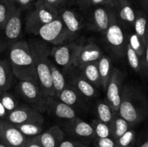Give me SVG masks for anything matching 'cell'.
Masks as SVG:
<instances>
[{"label":"cell","instance_id":"6da1fadb","mask_svg":"<svg viewBox=\"0 0 148 147\" xmlns=\"http://www.w3.org/2000/svg\"><path fill=\"white\" fill-rule=\"evenodd\" d=\"M118 113L132 126L144 120L148 115V102L144 94L132 85H123Z\"/></svg>","mask_w":148,"mask_h":147},{"label":"cell","instance_id":"7a4b0ae2","mask_svg":"<svg viewBox=\"0 0 148 147\" xmlns=\"http://www.w3.org/2000/svg\"><path fill=\"white\" fill-rule=\"evenodd\" d=\"M8 61L13 74L19 81H31L38 84L33 56L27 40H20L10 46Z\"/></svg>","mask_w":148,"mask_h":147},{"label":"cell","instance_id":"3957f363","mask_svg":"<svg viewBox=\"0 0 148 147\" xmlns=\"http://www.w3.org/2000/svg\"><path fill=\"white\" fill-rule=\"evenodd\" d=\"M36 68L39 86L45 97H55L51 76L49 59L51 49L43 41L30 39L28 41Z\"/></svg>","mask_w":148,"mask_h":147},{"label":"cell","instance_id":"277c9868","mask_svg":"<svg viewBox=\"0 0 148 147\" xmlns=\"http://www.w3.org/2000/svg\"><path fill=\"white\" fill-rule=\"evenodd\" d=\"M59 16V10L40 0H36L34 10L29 12L25 18L26 31L38 35L40 29Z\"/></svg>","mask_w":148,"mask_h":147},{"label":"cell","instance_id":"5b68a950","mask_svg":"<svg viewBox=\"0 0 148 147\" xmlns=\"http://www.w3.org/2000/svg\"><path fill=\"white\" fill-rule=\"evenodd\" d=\"M105 41L111 53L119 59L126 56L127 39L124 32V27L118 20L114 13L110 25L103 33Z\"/></svg>","mask_w":148,"mask_h":147},{"label":"cell","instance_id":"8992f818","mask_svg":"<svg viewBox=\"0 0 148 147\" xmlns=\"http://www.w3.org/2000/svg\"><path fill=\"white\" fill-rule=\"evenodd\" d=\"M17 93L27 105L38 110L41 113L46 112V97L42 92L39 84L31 81H19Z\"/></svg>","mask_w":148,"mask_h":147},{"label":"cell","instance_id":"52a82bcc","mask_svg":"<svg viewBox=\"0 0 148 147\" xmlns=\"http://www.w3.org/2000/svg\"><path fill=\"white\" fill-rule=\"evenodd\" d=\"M81 46V44L74 42H67L55 46L51 49L50 56L53 58L55 63L61 67L64 71H69L75 67L77 57Z\"/></svg>","mask_w":148,"mask_h":147},{"label":"cell","instance_id":"ba28073f","mask_svg":"<svg viewBox=\"0 0 148 147\" xmlns=\"http://www.w3.org/2000/svg\"><path fill=\"white\" fill-rule=\"evenodd\" d=\"M38 35L42 40L51 44L59 46L74 39L64 24L59 16L40 29Z\"/></svg>","mask_w":148,"mask_h":147},{"label":"cell","instance_id":"9c48e42d","mask_svg":"<svg viewBox=\"0 0 148 147\" xmlns=\"http://www.w3.org/2000/svg\"><path fill=\"white\" fill-rule=\"evenodd\" d=\"M62 128L64 133L85 144L94 139V131L91 124L77 116L65 121Z\"/></svg>","mask_w":148,"mask_h":147},{"label":"cell","instance_id":"30bf717a","mask_svg":"<svg viewBox=\"0 0 148 147\" xmlns=\"http://www.w3.org/2000/svg\"><path fill=\"white\" fill-rule=\"evenodd\" d=\"M4 120L14 125L26 122H44L41 112L27 104H20L14 110L8 113Z\"/></svg>","mask_w":148,"mask_h":147},{"label":"cell","instance_id":"8fae6325","mask_svg":"<svg viewBox=\"0 0 148 147\" xmlns=\"http://www.w3.org/2000/svg\"><path fill=\"white\" fill-rule=\"evenodd\" d=\"M124 75L122 72L117 68H113L112 73L110 77L106 92V100L111 105L112 109L116 112H119L121 103V92L123 88Z\"/></svg>","mask_w":148,"mask_h":147},{"label":"cell","instance_id":"7c38bea8","mask_svg":"<svg viewBox=\"0 0 148 147\" xmlns=\"http://www.w3.org/2000/svg\"><path fill=\"white\" fill-rule=\"evenodd\" d=\"M27 140L14 124L0 119V142L7 147H24Z\"/></svg>","mask_w":148,"mask_h":147},{"label":"cell","instance_id":"4fadbf2b","mask_svg":"<svg viewBox=\"0 0 148 147\" xmlns=\"http://www.w3.org/2000/svg\"><path fill=\"white\" fill-rule=\"evenodd\" d=\"M90 17V28L103 34L110 25L114 11L111 5H101L93 7Z\"/></svg>","mask_w":148,"mask_h":147},{"label":"cell","instance_id":"5bb4252c","mask_svg":"<svg viewBox=\"0 0 148 147\" xmlns=\"http://www.w3.org/2000/svg\"><path fill=\"white\" fill-rule=\"evenodd\" d=\"M22 10L17 7L12 14L8 19L3 28L4 35V41L7 46H11L17 42L22 32Z\"/></svg>","mask_w":148,"mask_h":147},{"label":"cell","instance_id":"9a60e30c","mask_svg":"<svg viewBox=\"0 0 148 147\" xmlns=\"http://www.w3.org/2000/svg\"><path fill=\"white\" fill-rule=\"evenodd\" d=\"M46 111L50 115L59 119L69 120L77 117L75 110L64 103L56 96L46 97Z\"/></svg>","mask_w":148,"mask_h":147},{"label":"cell","instance_id":"2e32d148","mask_svg":"<svg viewBox=\"0 0 148 147\" xmlns=\"http://www.w3.org/2000/svg\"><path fill=\"white\" fill-rule=\"evenodd\" d=\"M116 17L124 27L133 26L135 10L130 0H112L111 4Z\"/></svg>","mask_w":148,"mask_h":147},{"label":"cell","instance_id":"e0dca14e","mask_svg":"<svg viewBox=\"0 0 148 147\" xmlns=\"http://www.w3.org/2000/svg\"><path fill=\"white\" fill-rule=\"evenodd\" d=\"M64 137L65 133L62 127L54 125L33 138L42 147H58Z\"/></svg>","mask_w":148,"mask_h":147},{"label":"cell","instance_id":"ac0fdd59","mask_svg":"<svg viewBox=\"0 0 148 147\" xmlns=\"http://www.w3.org/2000/svg\"><path fill=\"white\" fill-rule=\"evenodd\" d=\"M103 52L99 46L94 43H89L81 46L77 57L75 67H80L88 63L98 62L103 56Z\"/></svg>","mask_w":148,"mask_h":147},{"label":"cell","instance_id":"d6986e66","mask_svg":"<svg viewBox=\"0 0 148 147\" xmlns=\"http://www.w3.org/2000/svg\"><path fill=\"white\" fill-rule=\"evenodd\" d=\"M59 16L68 31L75 38L82 27V22L80 17L75 11L66 7H63L59 10Z\"/></svg>","mask_w":148,"mask_h":147},{"label":"cell","instance_id":"ffe728a7","mask_svg":"<svg viewBox=\"0 0 148 147\" xmlns=\"http://www.w3.org/2000/svg\"><path fill=\"white\" fill-rule=\"evenodd\" d=\"M67 84L73 87L83 98L92 99L96 96L97 88L84 78L81 74L72 75Z\"/></svg>","mask_w":148,"mask_h":147},{"label":"cell","instance_id":"44dd1931","mask_svg":"<svg viewBox=\"0 0 148 147\" xmlns=\"http://www.w3.org/2000/svg\"><path fill=\"white\" fill-rule=\"evenodd\" d=\"M56 97L75 110V108H79L82 109H85L86 108L83 101L84 98L68 84L62 92L56 96Z\"/></svg>","mask_w":148,"mask_h":147},{"label":"cell","instance_id":"7402d4cb","mask_svg":"<svg viewBox=\"0 0 148 147\" xmlns=\"http://www.w3.org/2000/svg\"><path fill=\"white\" fill-rule=\"evenodd\" d=\"M133 27L134 33L140 37L145 47L148 39V15L141 10H135V20Z\"/></svg>","mask_w":148,"mask_h":147},{"label":"cell","instance_id":"603a6c76","mask_svg":"<svg viewBox=\"0 0 148 147\" xmlns=\"http://www.w3.org/2000/svg\"><path fill=\"white\" fill-rule=\"evenodd\" d=\"M98 66L101 78V87L103 91H106L113 70L111 58L106 55H103L98 60Z\"/></svg>","mask_w":148,"mask_h":147},{"label":"cell","instance_id":"cb8c5ba5","mask_svg":"<svg viewBox=\"0 0 148 147\" xmlns=\"http://www.w3.org/2000/svg\"><path fill=\"white\" fill-rule=\"evenodd\" d=\"M13 74L11 66L7 59L0 60V91H8L13 82Z\"/></svg>","mask_w":148,"mask_h":147},{"label":"cell","instance_id":"d4e9b609","mask_svg":"<svg viewBox=\"0 0 148 147\" xmlns=\"http://www.w3.org/2000/svg\"><path fill=\"white\" fill-rule=\"evenodd\" d=\"M78 69L80 70V74H82V76L85 78L90 83L92 84L97 89L101 87L98 62L88 63V64L80 66Z\"/></svg>","mask_w":148,"mask_h":147},{"label":"cell","instance_id":"484cf974","mask_svg":"<svg viewBox=\"0 0 148 147\" xmlns=\"http://www.w3.org/2000/svg\"><path fill=\"white\" fill-rule=\"evenodd\" d=\"M110 127H111V137L116 141L132 126L118 112H116L112 121L110 123Z\"/></svg>","mask_w":148,"mask_h":147},{"label":"cell","instance_id":"4316f807","mask_svg":"<svg viewBox=\"0 0 148 147\" xmlns=\"http://www.w3.org/2000/svg\"><path fill=\"white\" fill-rule=\"evenodd\" d=\"M50 66L52 85H53V90H54L56 97L66 87L67 83L66 82V79H65L63 72L61 71V70L59 69V68H58L56 63L50 61Z\"/></svg>","mask_w":148,"mask_h":147},{"label":"cell","instance_id":"83f0119b","mask_svg":"<svg viewBox=\"0 0 148 147\" xmlns=\"http://www.w3.org/2000/svg\"><path fill=\"white\" fill-rule=\"evenodd\" d=\"M95 110L98 120L108 124L111 123L116 113L106 99L98 101L95 105Z\"/></svg>","mask_w":148,"mask_h":147},{"label":"cell","instance_id":"f1b7e54d","mask_svg":"<svg viewBox=\"0 0 148 147\" xmlns=\"http://www.w3.org/2000/svg\"><path fill=\"white\" fill-rule=\"evenodd\" d=\"M17 7L13 0H0V30H3L4 24Z\"/></svg>","mask_w":148,"mask_h":147},{"label":"cell","instance_id":"f546056e","mask_svg":"<svg viewBox=\"0 0 148 147\" xmlns=\"http://www.w3.org/2000/svg\"><path fill=\"white\" fill-rule=\"evenodd\" d=\"M14 125L27 138L37 136L43 131V123L40 122H26Z\"/></svg>","mask_w":148,"mask_h":147},{"label":"cell","instance_id":"4dcf8cb0","mask_svg":"<svg viewBox=\"0 0 148 147\" xmlns=\"http://www.w3.org/2000/svg\"><path fill=\"white\" fill-rule=\"evenodd\" d=\"M126 56H127L129 65L134 71L139 72V73L144 71L143 61L128 43L127 44V49H126Z\"/></svg>","mask_w":148,"mask_h":147},{"label":"cell","instance_id":"1f68e13d","mask_svg":"<svg viewBox=\"0 0 148 147\" xmlns=\"http://www.w3.org/2000/svg\"><path fill=\"white\" fill-rule=\"evenodd\" d=\"M94 131V139L111 137V127L110 124L94 119L91 122Z\"/></svg>","mask_w":148,"mask_h":147},{"label":"cell","instance_id":"d6a6232c","mask_svg":"<svg viewBox=\"0 0 148 147\" xmlns=\"http://www.w3.org/2000/svg\"><path fill=\"white\" fill-rule=\"evenodd\" d=\"M0 100L3 106L5 108L7 113H10L14 110L19 105V100L17 97L8 91H2L0 95ZM8 115V114H7Z\"/></svg>","mask_w":148,"mask_h":147},{"label":"cell","instance_id":"836d02e7","mask_svg":"<svg viewBox=\"0 0 148 147\" xmlns=\"http://www.w3.org/2000/svg\"><path fill=\"white\" fill-rule=\"evenodd\" d=\"M116 142L117 147H134L137 142L136 131L131 128L116 140Z\"/></svg>","mask_w":148,"mask_h":147},{"label":"cell","instance_id":"e575fe53","mask_svg":"<svg viewBox=\"0 0 148 147\" xmlns=\"http://www.w3.org/2000/svg\"><path fill=\"white\" fill-rule=\"evenodd\" d=\"M127 43L130 45L133 50L137 53L143 63V58L145 53V46L140 37L135 33H131L127 37Z\"/></svg>","mask_w":148,"mask_h":147},{"label":"cell","instance_id":"d590c367","mask_svg":"<svg viewBox=\"0 0 148 147\" xmlns=\"http://www.w3.org/2000/svg\"><path fill=\"white\" fill-rule=\"evenodd\" d=\"M75 1L82 10H89L98 6L112 4V0H75Z\"/></svg>","mask_w":148,"mask_h":147},{"label":"cell","instance_id":"8d00e7d4","mask_svg":"<svg viewBox=\"0 0 148 147\" xmlns=\"http://www.w3.org/2000/svg\"><path fill=\"white\" fill-rule=\"evenodd\" d=\"M94 147H117L116 142L111 137L93 139Z\"/></svg>","mask_w":148,"mask_h":147},{"label":"cell","instance_id":"74e56055","mask_svg":"<svg viewBox=\"0 0 148 147\" xmlns=\"http://www.w3.org/2000/svg\"><path fill=\"white\" fill-rule=\"evenodd\" d=\"M58 147H89L88 145L82 141L75 138L64 139Z\"/></svg>","mask_w":148,"mask_h":147},{"label":"cell","instance_id":"f35d334b","mask_svg":"<svg viewBox=\"0 0 148 147\" xmlns=\"http://www.w3.org/2000/svg\"><path fill=\"white\" fill-rule=\"evenodd\" d=\"M40 1L49 4L57 10H59L60 9L63 8L66 0H40Z\"/></svg>","mask_w":148,"mask_h":147},{"label":"cell","instance_id":"ab89813d","mask_svg":"<svg viewBox=\"0 0 148 147\" xmlns=\"http://www.w3.org/2000/svg\"><path fill=\"white\" fill-rule=\"evenodd\" d=\"M34 1L35 0H13L16 5L20 7L21 10L28 8Z\"/></svg>","mask_w":148,"mask_h":147},{"label":"cell","instance_id":"60d3db41","mask_svg":"<svg viewBox=\"0 0 148 147\" xmlns=\"http://www.w3.org/2000/svg\"><path fill=\"white\" fill-rule=\"evenodd\" d=\"M135 147H148V133H146L136 142Z\"/></svg>","mask_w":148,"mask_h":147},{"label":"cell","instance_id":"b9f144b4","mask_svg":"<svg viewBox=\"0 0 148 147\" xmlns=\"http://www.w3.org/2000/svg\"><path fill=\"white\" fill-rule=\"evenodd\" d=\"M143 68L144 72H148V39L145 47L144 58H143Z\"/></svg>","mask_w":148,"mask_h":147},{"label":"cell","instance_id":"7bdbcfd3","mask_svg":"<svg viewBox=\"0 0 148 147\" xmlns=\"http://www.w3.org/2000/svg\"><path fill=\"white\" fill-rule=\"evenodd\" d=\"M134 1L140 7V9L139 10L144 11L148 15V0H134Z\"/></svg>","mask_w":148,"mask_h":147},{"label":"cell","instance_id":"ee69618b","mask_svg":"<svg viewBox=\"0 0 148 147\" xmlns=\"http://www.w3.org/2000/svg\"><path fill=\"white\" fill-rule=\"evenodd\" d=\"M24 147H42L33 138H27Z\"/></svg>","mask_w":148,"mask_h":147},{"label":"cell","instance_id":"f6af8a7d","mask_svg":"<svg viewBox=\"0 0 148 147\" xmlns=\"http://www.w3.org/2000/svg\"><path fill=\"white\" fill-rule=\"evenodd\" d=\"M0 95H1V91H0ZM7 112L6 111L5 108L3 106L1 100H0V119H4L7 115Z\"/></svg>","mask_w":148,"mask_h":147},{"label":"cell","instance_id":"bcb514c9","mask_svg":"<svg viewBox=\"0 0 148 147\" xmlns=\"http://www.w3.org/2000/svg\"><path fill=\"white\" fill-rule=\"evenodd\" d=\"M7 44L4 40H2L1 38H0V54L5 50L6 48H7Z\"/></svg>","mask_w":148,"mask_h":147},{"label":"cell","instance_id":"7dc6e473","mask_svg":"<svg viewBox=\"0 0 148 147\" xmlns=\"http://www.w3.org/2000/svg\"><path fill=\"white\" fill-rule=\"evenodd\" d=\"M0 147H7V146H6L4 145V144H3L2 143L0 142Z\"/></svg>","mask_w":148,"mask_h":147}]
</instances>
